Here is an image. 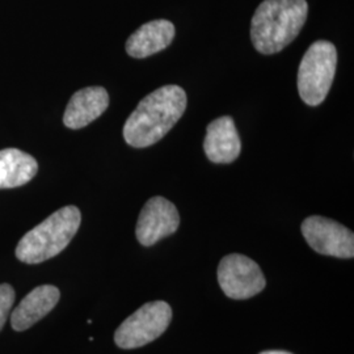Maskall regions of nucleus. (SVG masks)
<instances>
[{
	"label": "nucleus",
	"instance_id": "1",
	"mask_svg": "<svg viewBox=\"0 0 354 354\" xmlns=\"http://www.w3.org/2000/svg\"><path fill=\"white\" fill-rule=\"evenodd\" d=\"M185 91L169 84L155 89L140 100L124 125L127 145L143 149L155 145L175 127L187 109Z\"/></svg>",
	"mask_w": 354,
	"mask_h": 354
},
{
	"label": "nucleus",
	"instance_id": "12",
	"mask_svg": "<svg viewBox=\"0 0 354 354\" xmlns=\"http://www.w3.org/2000/svg\"><path fill=\"white\" fill-rule=\"evenodd\" d=\"M175 37V26L168 20H153L137 29L127 41V53L131 58L143 59L165 50Z\"/></svg>",
	"mask_w": 354,
	"mask_h": 354
},
{
	"label": "nucleus",
	"instance_id": "4",
	"mask_svg": "<svg viewBox=\"0 0 354 354\" xmlns=\"http://www.w3.org/2000/svg\"><path fill=\"white\" fill-rule=\"evenodd\" d=\"M336 66L337 51L329 41H317L304 53L298 70V92L307 105L317 106L326 100Z\"/></svg>",
	"mask_w": 354,
	"mask_h": 354
},
{
	"label": "nucleus",
	"instance_id": "5",
	"mask_svg": "<svg viewBox=\"0 0 354 354\" xmlns=\"http://www.w3.org/2000/svg\"><path fill=\"white\" fill-rule=\"evenodd\" d=\"M172 320V310L163 301L143 304L117 328L114 342L122 349H136L160 337Z\"/></svg>",
	"mask_w": 354,
	"mask_h": 354
},
{
	"label": "nucleus",
	"instance_id": "7",
	"mask_svg": "<svg viewBox=\"0 0 354 354\" xmlns=\"http://www.w3.org/2000/svg\"><path fill=\"white\" fill-rule=\"evenodd\" d=\"M302 234L308 245L320 254L339 259L354 256L353 232L336 221L320 215L308 216L302 223Z\"/></svg>",
	"mask_w": 354,
	"mask_h": 354
},
{
	"label": "nucleus",
	"instance_id": "15",
	"mask_svg": "<svg viewBox=\"0 0 354 354\" xmlns=\"http://www.w3.org/2000/svg\"><path fill=\"white\" fill-rule=\"evenodd\" d=\"M260 354H291L289 352H283V351H266Z\"/></svg>",
	"mask_w": 354,
	"mask_h": 354
},
{
	"label": "nucleus",
	"instance_id": "14",
	"mask_svg": "<svg viewBox=\"0 0 354 354\" xmlns=\"http://www.w3.org/2000/svg\"><path fill=\"white\" fill-rule=\"evenodd\" d=\"M15 302V290L8 283L0 285V330L4 327Z\"/></svg>",
	"mask_w": 354,
	"mask_h": 354
},
{
	"label": "nucleus",
	"instance_id": "9",
	"mask_svg": "<svg viewBox=\"0 0 354 354\" xmlns=\"http://www.w3.org/2000/svg\"><path fill=\"white\" fill-rule=\"evenodd\" d=\"M203 150L207 159L216 165H228L238 159L241 151V140L230 115L215 118L206 127Z\"/></svg>",
	"mask_w": 354,
	"mask_h": 354
},
{
	"label": "nucleus",
	"instance_id": "11",
	"mask_svg": "<svg viewBox=\"0 0 354 354\" xmlns=\"http://www.w3.org/2000/svg\"><path fill=\"white\" fill-rule=\"evenodd\" d=\"M61 292L58 288L53 285H42L30 291L21 301L11 315L12 328L17 332H23L38 320L46 317L59 301Z\"/></svg>",
	"mask_w": 354,
	"mask_h": 354
},
{
	"label": "nucleus",
	"instance_id": "13",
	"mask_svg": "<svg viewBox=\"0 0 354 354\" xmlns=\"http://www.w3.org/2000/svg\"><path fill=\"white\" fill-rule=\"evenodd\" d=\"M37 171V160L32 155L17 149L0 150V189L23 187Z\"/></svg>",
	"mask_w": 354,
	"mask_h": 354
},
{
	"label": "nucleus",
	"instance_id": "2",
	"mask_svg": "<svg viewBox=\"0 0 354 354\" xmlns=\"http://www.w3.org/2000/svg\"><path fill=\"white\" fill-rule=\"evenodd\" d=\"M307 13L306 0H264L251 23L254 49L266 55L283 50L302 30Z\"/></svg>",
	"mask_w": 354,
	"mask_h": 354
},
{
	"label": "nucleus",
	"instance_id": "10",
	"mask_svg": "<svg viewBox=\"0 0 354 354\" xmlns=\"http://www.w3.org/2000/svg\"><path fill=\"white\" fill-rule=\"evenodd\" d=\"M109 106V95L102 87H87L75 92L68 102L64 122L68 129H82L99 118Z\"/></svg>",
	"mask_w": 354,
	"mask_h": 354
},
{
	"label": "nucleus",
	"instance_id": "8",
	"mask_svg": "<svg viewBox=\"0 0 354 354\" xmlns=\"http://www.w3.org/2000/svg\"><path fill=\"white\" fill-rule=\"evenodd\" d=\"M180 215L176 206L165 197H152L140 212L136 235L142 245L151 247L165 236L176 232Z\"/></svg>",
	"mask_w": 354,
	"mask_h": 354
},
{
	"label": "nucleus",
	"instance_id": "6",
	"mask_svg": "<svg viewBox=\"0 0 354 354\" xmlns=\"http://www.w3.org/2000/svg\"><path fill=\"white\" fill-rule=\"evenodd\" d=\"M218 282L228 298L241 301L252 298L266 286L261 268L250 257L232 253L218 266Z\"/></svg>",
	"mask_w": 354,
	"mask_h": 354
},
{
	"label": "nucleus",
	"instance_id": "3",
	"mask_svg": "<svg viewBox=\"0 0 354 354\" xmlns=\"http://www.w3.org/2000/svg\"><path fill=\"white\" fill-rule=\"evenodd\" d=\"M82 214L76 206H64L32 228L16 247V257L26 264H39L64 251L80 227Z\"/></svg>",
	"mask_w": 354,
	"mask_h": 354
}]
</instances>
